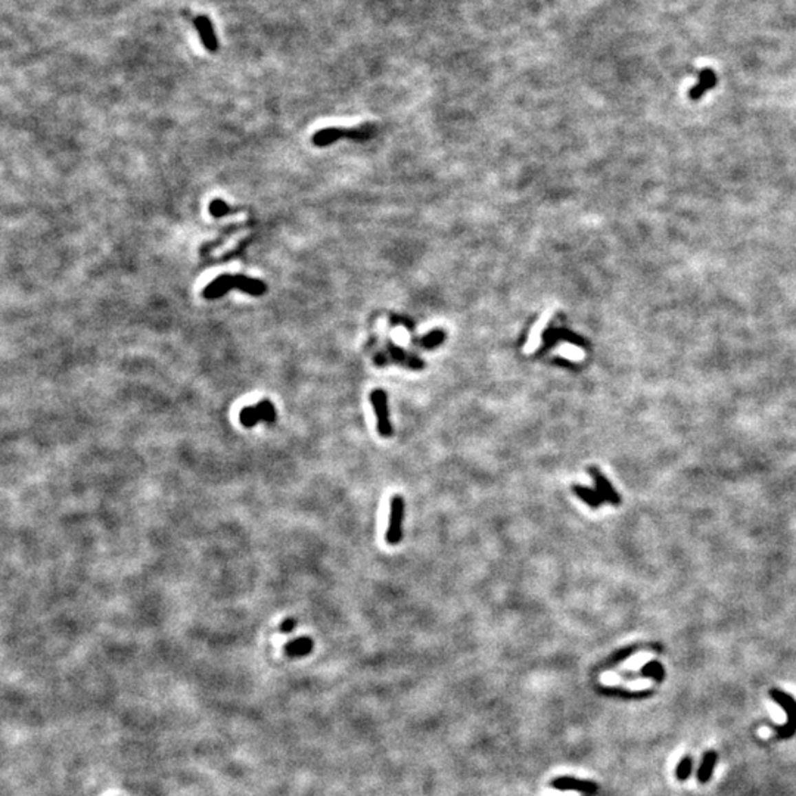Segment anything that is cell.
<instances>
[{"instance_id": "obj_17", "label": "cell", "mask_w": 796, "mask_h": 796, "mask_svg": "<svg viewBox=\"0 0 796 796\" xmlns=\"http://www.w3.org/2000/svg\"><path fill=\"white\" fill-rule=\"evenodd\" d=\"M441 341H442V334H441V332H438V334H431L425 341H423V345L433 347V345L440 344Z\"/></svg>"}, {"instance_id": "obj_15", "label": "cell", "mask_w": 796, "mask_h": 796, "mask_svg": "<svg viewBox=\"0 0 796 796\" xmlns=\"http://www.w3.org/2000/svg\"><path fill=\"white\" fill-rule=\"evenodd\" d=\"M235 211H236V210H233L229 204H226V202L222 201V200H215V201H213V202L210 204V214H211L213 217H215V219H220V217L229 215V214H232V213H235Z\"/></svg>"}, {"instance_id": "obj_5", "label": "cell", "mask_w": 796, "mask_h": 796, "mask_svg": "<svg viewBox=\"0 0 796 796\" xmlns=\"http://www.w3.org/2000/svg\"><path fill=\"white\" fill-rule=\"evenodd\" d=\"M370 401H372V406H374L375 415H376V422H378V431H379V433H380L382 437H391L392 427H391L389 415H388V406H387V394H385V391L376 389V391L372 392Z\"/></svg>"}, {"instance_id": "obj_16", "label": "cell", "mask_w": 796, "mask_h": 796, "mask_svg": "<svg viewBox=\"0 0 796 796\" xmlns=\"http://www.w3.org/2000/svg\"><path fill=\"white\" fill-rule=\"evenodd\" d=\"M691 767H693V760L691 757H685L681 758L678 767L676 770V776L680 782H685L690 777V773H691Z\"/></svg>"}, {"instance_id": "obj_12", "label": "cell", "mask_w": 796, "mask_h": 796, "mask_svg": "<svg viewBox=\"0 0 796 796\" xmlns=\"http://www.w3.org/2000/svg\"><path fill=\"white\" fill-rule=\"evenodd\" d=\"M574 493L580 497L585 504L590 506V508H599L603 503L602 495L599 494L597 490H592L588 487H583V485H574L572 487Z\"/></svg>"}, {"instance_id": "obj_1", "label": "cell", "mask_w": 796, "mask_h": 796, "mask_svg": "<svg viewBox=\"0 0 796 796\" xmlns=\"http://www.w3.org/2000/svg\"><path fill=\"white\" fill-rule=\"evenodd\" d=\"M230 289H239L244 294L251 297H261L267 292V285L260 279L246 277L244 275H222L204 288L202 297L205 299H217L229 292Z\"/></svg>"}, {"instance_id": "obj_8", "label": "cell", "mask_w": 796, "mask_h": 796, "mask_svg": "<svg viewBox=\"0 0 796 796\" xmlns=\"http://www.w3.org/2000/svg\"><path fill=\"white\" fill-rule=\"evenodd\" d=\"M553 786L557 789H562V790H578V792H584V793H594L597 790V786L592 782H581V780H575V779H570V777H563V779H557Z\"/></svg>"}, {"instance_id": "obj_4", "label": "cell", "mask_w": 796, "mask_h": 796, "mask_svg": "<svg viewBox=\"0 0 796 796\" xmlns=\"http://www.w3.org/2000/svg\"><path fill=\"white\" fill-rule=\"evenodd\" d=\"M276 418L275 406L270 401L257 402L255 406L245 407L241 411V422L245 427H254L258 422H273Z\"/></svg>"}, {"instance_id": "obj_2", "label": "cell", "mask_w": 796, "mask_h": 796, "mask_svg": "<svg viewBox=\"0 0 796 796\" xmlns=\"http://www.w3.org/2000/svg\"><path fill=\"white\" fill-rule=\"evenodd\" d=\"M770 698L776 702L777 705H780L788 716L786 724H784L783 727H780V729L773 727L777 733V738H780V739L792 738L796 733V700H795V698L788 695V693H784V691L780 689H771Z\"/></svg>"}, {"instance_id": "obj_10", "label": "cell", "mask_w": 796, "mask_h": 796, "mask_svg": "<svg viewBox=\"0 0 796 796\" xmlns=\"http://www.w3.org/2000/svg\"><path fill=\"white\" fill-rule=\"evenodd\" d=\"M714 85H716V74H714V72H712L711 69L702 71L699 83H698V85H696L693 89L690 90V98L695 99V100L699 99L702 95H704V93H705L707 90H709Z\"/></svg>"}, {"instance_id": "obj_9", "label": "cell", "mask_w": 796, "mask_h": 796, "mask_svg": "<svg viewBox=\"0 0 796 796\" xmlns=\"http://www.w3.org/2000/svg\"><path fill=\"white\" fill-rule=\"evenodd\" d=\"M717 761H718V755H717L716 751L705 752L704 760H702L700 767L698 770L699 783H708L711 780L712 773H714V768L717 766Z\"/></svg>"}, {"instance_id": "obj_14", "label": "cell", "mask_w": 796, "mask_h": 796, "mask_svg": "<svg viewBox=\"0 0 796 796\" xmlns=\"http://www.w3.org/2000/svg\"><path fill=\"white\" fill-rule=\"evenodd\" d=\"M640 676L642 677H654L658 683L664 680V668L656 660H652V663L646 664L642 671H640Z\"/></svg>"}, {"instance_id": "obj_18", "label": "cell", "mask_w": 796, "mask_h": 796, "mask_svg": "<svg viewBox=\"0 0 796 796\" xmlns=\"http://www.w3.org/2000/svg\"><path fill=\"white\" fill-rule=\"evenodd\" d=\"M561 351H562V353H563L565 356L571 357V358H581V356H583L581 351H578V348H574V347H570V345H568V347H566V345L562 347Z\"/></svg>"}, {"instance_id": "obj_20", "label": "cell", "mask_w": 796, "mask_h": 796, "mask_svg": "<svg viewBox=\"0 0 796 796\" xmlns=\"http://www.w3.org/2000/svg\"><path fill=\"white\" fill-rule=\"evenodd\" d=\"M295 625H297V623L294 621V619L289 618V619H286V621H283V624L281 625V630L283 633H291Z\"/></svg>"}, {"instance_id": "obj_19", "label": "cell", "mask_w": 796, "mask_h": 796, "mask_svg": "<svg viewBox=\"0 0 796 796\" xmlns=\"http://www.w3.org/2000/svg\"><path fill=\"white\" fill-rule=\"evenodd\" d=\"M632 654H633V649H627V650H623V652H619L618 655H615V656L611 659V663L616 664V663H619V660H623V659L628 658V656L632 655Z\"/></svg>"}, {"instance_id": "obj_11", "label": "cell", "mask_w": 796, "mask_h": 796, "mask_svg": "<svg viewBox=\"0 0 796 796\" xmlns=\"http://www.w3.org/2000/svg\"><path fill=\"white\" fill-rule=\"evenodd\" d=\"M312 649H313V640L308 638V637H299L297 640H292V642H289L285 647L286 654L289 656H304V655L312 652Z\"/></svg>"}, {"instance_id": "obj_3", "label": "cell", "mask_w": 796, "mask_h": 796, "mask_svg": "<svg viewBox=\"0 0 796 796\" xmlns=\"http://www.w3.org/2000/svg\"><path fill=\"white\" fill-rule=\"evenodd\" d=\"M402 519H405V499L401 495H394L391 500L389 510V525L387 531V543L396 546L402 539Z\"/></svg>"}, {"instance_id": "obj_13", "label": "cell", "mask_w": 796, "mask_h": 796, "mask_svg": "<svg viewBox=\"0 0 796 796\" xmlns=\"http://www.w3.org/2000/svg\"><path fill=\"white\" fill-rule=\"evenodd\" d=\"M549 317H550V313H547V314L540 320V322L535 325V327L533 329V332H531V335H530L528 344H526V347H525L526 353H531V351H534L537 347H539V344H540V334H541V330H543L544 325L547 323V319H549Z\"/></svg>"}, {"instance_id": "obj_7", "label": "cell", "mask_w": 796, "mask_h": 796, "mask_svg": "<svg viewBox=\"0 0 796 796\" xmlns=\"http://www.w3.org/2000/svg\"><path fill=\"white\" fill-rule=\"evenodd\" d=\"M195 25H196V28H198V33H200V37L202 39L204 46L210 52H215L217 47H219V43H217L214 27L211 24V21L208 19V17H196Z\"/></svg>"}, {"instance_id": "obj_6", "label": "cell", "mask_w": 796, "mask_h": 796, "mask_svg": "<svg viewBox=\"0 0 796 796\" xmlns=\"http://www.w3.org/2000/svg\"><path fill=\"white\" fill-rule=\"evenodd\" d=\"M588 473H590L593 477L594 484H596V490L599 491V494L602 495L603 500L609 502L611 504H615V506L621 503V497H619V494L615 491L611 482L606 480V477L601 471H599L596 466H590L588 468Z\"/></svg>"}]
</instances>
